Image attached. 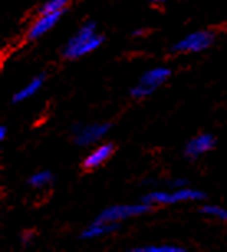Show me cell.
Wrapping results in <instances>:
<instances>
[{
    "instance_id": "6da1fadb",
    "label": "cell",
    "mask_w": 227,
    "mask_h": 252,
    "mask_svg": "<svg viewBox=\"0 0 227 252\" xmlns=\"http://www.w3.org/2000/svg\"><path fill=\"white\" fill-rule=\"evenodd\" d=\"M106 41V36L97 30V23L94 20H86L79 27V30L66 41L61 50V56L68 61H76L84 58L86 55L96 51Z\"/></svg>"
},
{
    "instance_id": "7a4b0ae2",
    "label": "cell",
    "mask_w": 227,
    "mask_h": 252,
    "mask_svg": "<svg viewBox=\"0 0 227 252\" xmlns=\"http://www.w3.org/2000/svg\"><path fill=\"white\" fill-rule=\"evenodd\" d=\"M206 198V193L202 189L193 187H179V188H167V189H153L145 194L143 201L151 206H171L179 203H191L202 201Z\"/></svg>"
},
{
    "instance_id": "3957f363",
    "label": "cell",
    "mask_w": 227,
    "mask_h": 252,
    "mask_svg": "<svg viewBox=\"0 0 227 252\" xmlns=\"http://www.w3.org/2000/svg\"><path fill=\"white\" fill-rule=\"evenodd\" d=\"M171 74H173V71L171 68H168V66H155V68L146 69L139 78V81L132 86L130 96L134 99L150 97L158 88H162L165 83H168Z\"/></svg>"
},
{
    "instance_id": "277c9868",
    "label": "cell",
    "mask_w": 227,
    "mask_h": 252,
    "mask_svg": "<svg viewBox=\"0 0 227 252\" xmlns=\"http://www.w3.org/2000/svg\"><path fill=\"white\" fill-rule=\"evenodd\" d=\"M151 204L146 201H139V203H120V204H112L106 209H102L101 213L96 216V221H104V222H122L132 218L146 215L151 211Z\"/></svg>"
},
{
    "instance_id": "5b68a950",
    "label": "cell",
    "mask_w": 227,
    "mask_h": 252,
    "mask_svg": "<svg viewBox=\"0 0 227 252\" xmlns=\"http://www.w3.org/2000/svg\"><path fill=\"white\" fill-rule=\"evenodd\" d=\"M216 41V32L204 28V30H196L188 35H184L181 40L171 45L170 51L171 53H202L209 50Z\"/></svg>"
},
{
    "instance_id": "8992f818",
    "label": "cell",
    "mask_w": 227,
    "mask_h": 252,
    "mask_svg": "<svg viewBox=\"0 0 227 252\" xmlns=\"http://www.w3.org/2000/svg\"><path fill=\"white\" fill-rule=\"evenodd\" d=\"M112 124L111 122H89L83 124L78 122L73 126V140L78 147H89L94 144H99L104 137L109 134Z\"/></svg>"
},
{
    "instance_id": "52a82bcc",
    "label": "cell",
    "mask_w": 227,
    "mask_h": 252,
    "mask_svg": "<svg viewBox=\"0 0 227 252\" xmlns=\"http://www.w3.org/2000/svg\"><path fill=\"white\" fill-rule=\"evenodd\" d=\"M217 144V139L211 132H201V134L195 135L193 139H189L183 147V155L188 160H198L199 157L209 154L211 150H214Z\"/></svg>"
},
{
    "instance_id": "ba28073f",
    "label": "cell",
    "mask_w": 227,
    "mask_h": 252,
    "mask_svg": "<svg viewBox=\"0 0 227 252\" xmlns=\"http://www.w3.org/2000/svg\"><path fill=\"white\" fill-rule=\"evenodd\" d=\"M64 13L66 10L55 12V13H45V15H36V18L33 20V23L27 30V40L35 41V40H40L41 36H45L46 33L51 32L58 25L61 18L64 17Z\"/></svg>"
},
{
    "instance_id": "9c48e42d",
    "label": "cell",
    "mask_w": 227,
    "mask_h": 252,
    "mask_svg": "<svg viewBox=\"0 0 227 252\" xmlns=\"http://www.w3.org/2000/svg\"><path fill=\"white\" fill-rule=\"evenodd\" d=\"M114 152H115V145L114 144H99L96 149H92L86 155V158L83 160V168L84 170H96L104 163H107L112 158Z\"/></svg>"
},
{
    "instance_id": "30bf717a",
    "label": "cell",
    "mask_w": 227,
    "mask_h": 252,
    "mask_svg": "<svg viewBox=\"0 0 227 252\" xmlns=\"http://www.w3.org/2000/svg\"><path fill=\"white\" fill-rule=\"evenodd\" d=\"M45 81H46V74L45 73H40V74L33 76V78L28 81V83L22 89H18L17 93H13L12 104L25 102L27 99H30V97L35 96V94H38V91H40V89L43 88Z\"/></svg>"
},
{
    "instance_id": "8fae6325",
    "label": "cell",
    "mask_w": 227,
    "mask_h": 252,
    "mask_svg": "<svg viewBox=\"0 0 227 252\" xmlns=\"http://www.w3.org/2000/svg\"><path fill=\"white\" fill-rule=\"evenodd\" d=\"M120 227L119 222H104V221H96L94 220L86 229L81 232V239L91 241V239H99V237H106L112 232H115Z\"/></svg>"
},
{
    "instance_id": "7c38bea8",
    "label": "cell",
    "mask_w": 227,
    "mask_h": 252,
    "mask_svg": "<svg viewBox=\"0 0 227 252\" xmlns=\"http://www.w3.org/2000/svg\"><path fill=\"white\" fill-rule=\"evenodd\" d=\"M55 182V175L50 172V170H40V172H35L30 175L27 180V185L35 189H45L51 187Z\"/></svg>"
},
{
    "instance_id": "4fadbf2b",
    "label": "cell",
    "mask_w": 227,
    "mask_h": 252,
    "mask_svg": "<svg viewBox=\"0 0 227 252\" xmlns=\"http://www.w3.org/2000/svg\"><path fill=\"white\" fill-rule=\"evenodd\" d=\"M132 252H186V249L176 244H145V246H137L134 249H130Z\"/></svg>"
},
{
    "instance_id": "5bb4252c",
    "label": "cell",
    "mask_w": 227,
    "mask_h": 252,
    "mask_svg": "<svg viewBox=\"0 0 227 252\" xmlns=\"http://www.w3.org/2000/svg\"><path fill=\"white\" fill-rule=\"evenodd\" d=\"M71 0H45L36 10V15H45V13H55L68 10Z\"/></svg>"
},
{
    "instance_id": "9a60e30c",
    "label": "cell",
    "mask_w": 227,
    "mask_h": 252,
    "mask_svg": "<svg viewBox=\"0 0 227 252\" xmlns=\"http://www.w3.org/2000/svg\"><path fill=\"white\" fill-rule=\"evenodd\" d=\"M201 213L206 216L216 218V220L227 222V209L219 206V204H204V206L201 208Z\"/></svg>"
},
{
    "instance_id": "2e32d148",
    "label": "cell",
    "mask_w": 227,
    "mask_h": 252,
    "mask_svg": "<svg viewBox=\"0 0 227 252\" xmlns=\"http://www.w3.org/2000/svg\"><path fill=\"white\" fill-rule=\"evenodd\" d=\"M188 185H189V180L184 177H176V178H171L165 182V187L167 188H179V187H188Z\"/></svg>"
},
{
    "instance_id": "e0dca14e",
    "label": "cell",
    "mask_w": 227,
    "mask_h": 252,
    "mask_svg": "<svg viewBox=\"0 0 227 252\" xmlns=\"http://www.w3.org/2000/svg\"><path fill=\"white\" fill-rule=\"evenodd\" d=\"M35 239V231H23L20 234V242L23 247H28Z\"/></svg>"
},
{
    "instance_id": "ac0fdd59",
    "label": "cell",
    "mask_w": 227,
    "mask_h": 252,
    "mask_svg": "<svg viewBox=\"0 0 227 252\" xmlns=\"http://www.w3.org/2000/svg\"><path fill=\"white\" fill-rule=\"evenodd\" d=\"M7 134H8V127L5 126V124H2V126H0V140H5L7 139Z\"/></svg>"
},
{
    "instance_id": "d6986e66",
    "label": "cell",
    "mask_w": 227,
    "mask_h": 252,
    "mask_svg": "<svg viewBox=\"0 0 227 252\" xmlns=\"http://www.w3.org/2000/svg\"><path fill=\"white\" fill-rule=\"evenodd\" d=\"M145 35V30H143V28H139V30H134V32H132V36H134V38H137V36H143Z\"/></svg>"
},
{
    "instance_id": "ffe728a7",
    "label": "cell",
    "mask_w": 227,
    "mask_h": 252,
    "mask_svg": "<svg viewBox=\"0 0 227 252\" xmlns=\"http://www.w3.org/2000/svg\"><path fill=\"white\" fill-rule=\"evenodd\" d=\"M170 0H150V3H155V5H165V3H168Z\"/></svg>"
}]
</instances>
